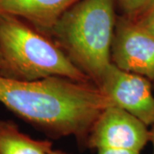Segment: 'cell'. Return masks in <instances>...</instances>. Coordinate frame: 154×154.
I'll list each match as a JSON object with an SVG mask.
<instances>
[{
    "instance_id": "5",
    "label": "cell",
    "mask_w": 154,
    "mask_h": 154,
    "mask_svg": "<svg viewBox=\"0 0 154 154\" xmlns=\"http://www.w3.org/2000/svg\"><path fill=\"white\" fill-rule=\"evenodd\" d=\"M112 103L149 126L154 124V97L147 78L111 63L97 84Z\"/></svg>"
},
{
    "instance_id": "10",
    "label": "cell",
    "mask_w": 154,
    "mask_h": 154,
    "mask_svg": "<svg viewBox=\"0 0 154 154\" xmlns=\"http://www.w3.org/2000/svg\"><path fill=\"white\" fill-rule=\"evenodd\" d=\"M136 22L145 30L154 35V5Z\"/></svg>"
},
{
    "instance_id": "12",
    "label": "cell",
    "mask_w": 154,
    "mask_h": 154,
    "mask_svg": "<svg viewBox=\"0 0 154 154\" xmlns=\"http://www.w3.org/2000/svg\"><path fill=\"white\" fill-rule=\"evenodd\" d=\"M5 71V61L3 59V57L1 54V51H0V75H3Z\"/></svg>"
},
{
    "instance_id": "13",
    "label": "cell",
    "mask_w": 154,
    "mask_h": 154,
    "mask_svg": "<svg viewBox=\"0 0 154 154\" xmlns=\"http://www.w3.org/2000/svg\"><path fill=\"white\" fill-rule=\"evenodd\" d=\"M150 140L152 142V145H153V154H154V124H153V127H152V129L150 131Z\"/></svg>"
},
{
    "instance_id": "3",
    "label": "cell",
    "mask_w": 154,
    "mask_h": 154,
    "mask_svg": "<svg viewBox=\"0 0 154 154\" xmlns=\"http://www.w3.org/2000/svg\"><path fill=\"white\" fill-rule=\"evenodd\" d=\"M0 51L5 63L2 75L27 81L63 77L93 82L46 34L18 17L3 13H0Z\"/></svg>"
},
{
    "instance_id": "8",
    "label": "cell",
    "mask_w": 154,
    "mask_h": 154,
    "mask_svg": "<svg viewBox=\"0 0 154 154\" xmlns=\"http://www.w3.org/2000/svg\"><path fill=\"white\" fill-rule=\"evenodd\" d=\"M52 150L48 140L33 139L15 122L0 120V154H51Z\"/></svg>"
},
{
    "instance_id": "14",
    "label": "cell",
    "mask_w": 154,
    "mask_h": 154,
    "mask_svg": "<svg viewBox=\"0 0 154 154\" xmlns=\"http://www.w3.org/2000/svg\"><path fill=\"white\" fill-rule=\"evenodd\" d=\"M51 154H68L62 152V151H56V150H52V152H51Z\"/></svg>"
},
{
    "instance_id": "11",
    "label": "cell",
    "mask_w": 154,
    "mask_h": 154,
    "mask_svg": "<svg viewBox=\"0 0 154 154\" xmlns=\"http://www.w3.org/2000/svg\"><path fill=\"white\" fill-rule=\"evenodd\" d=\"M98 154H140V152L127 149L101 148L98 150Z\"/></svg>"
},
{
    "instance_id": "4",
    "label": "cell",
    "mask_w": 154,
    "mask_h": 154,
    "mask_svg": "<svg viewBox=\"0 0 154 154\" xmlns=\"http://www.w3.org/2000/svg\"><path fill=\"white\" fill-rule=\"evenodd\" d=\"M150 140L147 126L115 105L105 108L94 122L86 145L89 148L127 149L140 152Z\"/></svg>"
},
{
    "instance_id": "6",
    "label": "cell",
    "mask_w": 154,
    "mask_h": 154,
    "mask_svg": "<svg viewBox=\"0 0 154 154\" xmlns=\"http://www.w3.org/2000/svg\"><path fill=\"white\" fill-rule=\"evenodd\" d=\"M110 57L119 69L154 81V35L124 16L116 18Z\"/></svg>"
},
{
    "instance_id": "7",
    "label": "cell",
    "mask_w": 154,
    "mask_h": 154,
    "mask_svg": "<svg viewBox=\"0 0 154 154\" xmlns=\"http://www.w3.org/2000/svg\"><path fill=\"white\" fill-rule=\"evenodd\" d=\"M80 0H0V13L23 20L45 34Z\"/></svg>"
},
{
    "instance_id": "1",
    "label": "cell",
    "mask_w": 154,
    "mask_h": 154,
    "mask_svg": "<svg viewBox=\"0 0 154 154\" xmlns=\"http://www.w3.org/2000/svg\"><path fill=\"white\" fill-rule=\"evenodd\" d=\"M0 103L51 136L87 142L94 122L114 105L94 82L63 77L27 81L0 75Z\"/></svg>"
},
{
    "instance_id": "9",
    "label": "cell",
    "mask_w": 154,
    "mask_h": 154,
    "mask_svg": "<svg viewBox=\"0 0 154 154\" xmlns=\"http://www.w3.org/2000/svg\"><path fill=\"white\" fill-rule=\"evenodd\" d=\"M123 16L137 21L154 5V0H118Z\"/></svg>"
},
{
    "instance_id": "2",
    "label": "cell",
    "mask_w": 154,
    "mask_h": 154,
    "mask_svg": "<svg viewBox=\"0 0 154 154\" xmlns=\"http://www.w3.org/2000/svg\"><path fill=\"white\" fill-rule=\"evenodd\" d=\"M115 0H80L49 33L96 85L111 64L116 18Z\"/></svg>"
}]
</instances>
